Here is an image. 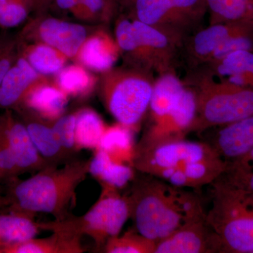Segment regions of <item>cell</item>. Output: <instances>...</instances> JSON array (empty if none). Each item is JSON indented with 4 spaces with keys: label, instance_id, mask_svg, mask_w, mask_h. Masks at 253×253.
I'll list each match as a JSON object with an SVG mask.
<instances>
[{
    "label": "cell",
    "instance_id": "obj_5",
    "mask_svg": "<svg viewBox=\"0 0 253 253\" xmlns=\"http://www.w3.org/2000/svg\"><path fill=\"white\" fill-rule=\"evenodd\" d=\"M211 185L212 204L206 218L221 253H253V196L221 176Z\"/></svg>",
    "mask_w": 253,
    "mask_h": 253
},
{
    "label": "cell",
    "instance_id": "obj_35",
    "mask_svg": "<svg viewBox=\"0 0 253 253\" xmlns=\"http://www.w3.org/2000/svg\"><path fill=\"white\" fill-rule=\"evenodd\" d=\"M17 56L15 42L0 40V84L6 73L14 65Z\"/></svg>",
    "mask_w": 253,
    "mask_h": 253
},
{
    "label": "cell",
    "instance_id": "obj_36",
    "mask_svg": "<svg viewBox=\"0 0 253 253\" xmlns=\"http://www.w3.org/2000/svg\"><path fill=\"white\" fill-rule=\"evenodd\" d=\"M221 176L253 196V171L242 172L227 169Z\"/></svg>",
    "mask_w": 253,
    "mask_h": 253
},
{
    "label": "cell",
    "instance_id": "obj_17",
    "mask_svg": "<svg viewBox=\"0 0 253 253\" xmlns=\"http://www.w3.org/2000/svg\"><path fill=\"white\" fill-rule=\"evenodd\" d=\"M0 119L14 153L19 175L38 172L50 166L33 144L24 123L15 117L11 109H6Z\"/></svg>",
    "mask_w": 253,
    "mask_h": 253
},
{
    "label": "cell",
    "instance_id": "obj_7",
    "mask_svg": "<svg viewBox=\"0 0 253 253\" xmlns=\"http://www.w3.org/2000/svg\"><path fill=\"white\" fill-rule=\"evenodd\" d=\"M98 199L87 212L81 216L70 214L63 220L40 222L42 231L63 230L94 241L97 249H104L108 240L121 234L130 218V208L126 195L113 186L100 184Z\"/></svg>",
    "mask_w": 253,
    "mask_h": 253
},
{
    "label": "cell",
    "instance_id": "obj_34",
    "mask_svg": "<svg viewBox=\"0 0 253 253\" xmlns=\"http://www.w3.org/2000/svg\"><path fill=\"white\" fill-rule=\"evenodd\" d=\"M84 11L86 21L110 23L116 18V13L107 0H78Z\"/></svg>",
    "mask_w": 253,
    "mask_h": 253
},
{
    "label": "cell",
    "instance_id": "obj_15",
    "mask_svg": "<svg viewBox=\"0 0 253 253\" xmlns=\"http://www.w3.org/2000/svg\"><path fill=\"white\" fill-rule=\"evenodd\" d=\"M69 96L55 84L40 78L28 89L16 111H24L49 123L64 115Z\"/></svg>",
    "mask_w": 253,
    "mask_h": 253
},
{
    "label": "cell",
    "instance_id": "obj_14",
    "mask_svg": "<svg viewBox=\"0 0 253 253\" xmlns=\"http://www.w3.org/2000/svg\"><path fill=\"white\" fill-rule=\"evenodd\" d=\"M212 129L214 131L205 142L228 163L244 157L253 149V114Z\"/></svg>",
    "mask_w": 253,
    "mask_h": 253
},
{
    "label": "cell",
    "instance_id": "obj_40",
    "mask_svg": "<svg viewBox=\"0 0 253 253\" xmlns=\"http://www.w3.org/2000/svg\"><path fill=\"white\" fill-rule=\"evenodd\" d=\"M10 206V200L8 196L0 194V212L7 209Z\"/></svg>",
    "mask_w": 253,
    "mask_h": 253
},
{
    "label": "cell",
    "instance_id": "obj_39",
    "mask_svg": "<svg viewBox=\"0 0 253 253\" xmlns=\"http://www.w3.org/2000/svg\"><path fill=\"white\" fill-rule=\"evenodd\" d=\"M52 1L53 0H33V10L36 13V16L46 15Z\"/></svg>",
    "mask_w": 253,
    "mask_h": 253
},
{
    "label": "cell",
    "instance_id": "obj_6",
    "mask_svg": "<svg viewBox=\"0 0 253 253\" xmlns=\"http://www.w3.org/2000/svg\"><path fill=\"white\" fill-rule=\"evenodd\" d=\"M102 74L99 91L105 107L117 123L136 132L149 111L154 75L126 64Z\"/></svg>",
    "mask_w": 253,
    "mask_h": 253
},
{
    "label": "cell",
    "instance_id": "obj_31",
    "mask_svg": "<svg viewBox=\"0 0 253 253\" xmlns=\"http://www.w3.org/2000/svg\"><path fill=\"white\" fill-rule=\"evenodd\" d=\"M33 1H11L0 4V28L16 27L27 19Z\"/></svg>",
    "mask_w": 253,
    "mask_h": 253
},
{
    "label": "cell",
    "instance_id": "obj_22",
    "mask_svg": "<svg viewBox=\"0 0 253 253\" xmlns=\"http://www.w3.org/2000/svg\"><path fill=\"white\" fill-rule=\"evenodd\" d=\"M45 238H33L13 245L3 253H83L82 237L68 231L54 230Z\"/></svg>",
    "mask_w": 253,
    "mask_h": 253
},
{
    "label": "cell",
    "instance_id": "obj_37",
    "mask_svg": "<svg viewBox=\"0 0 253 253\" xmlns=\"http://www.w3.org/2000/svg\"><path fill=\"white\" fill-rule=\"evenodd\" d=\"M52 3L59 9L71 13L78 19L86 21L84 11L78 0H53Z\"/></svg>",
    "mask_w": 253,
    "mask_h": 253
},
{
    "label": "cell",
    "instance_id": "obj_8",
    "mask_svg": "<svg viewBox=\"0 0 253 253\" xmlns=\"http://www.w3.org/2000/svg\"><path fill=\"white\" fill-rule=\"evenodd\" d=\"M120 13L184 42L203 27L208 9L206 0H121Z\"/></svg>",
    "mask_w": 253,
    "mask_h": 253
},
{
    "label": "cell",
    "instance_id": "obj_18",
    "mask_svg": "<svg viewBox=\"0 0 253 253\" xmlns=\"http://www.w3.org/2000/svg\"><path fill=\"white\" fill-rule=\"evenodd\" d=\"M120 56L121 51L114 37L99 28L90 32L76 59L89 71L104 73L115 67Z\"/></svg>",
    "mask_w": 253,
    "mask_h": 253
},
{
    "label": "cell",
    "instance_id": "obj_26",
    "mask_svg": "<svg viewBox=\"0 0 253 253\" xmlns=\"http://www.w3.org/2000/svg\"><path fill=\"white\" fill-rule=\"evenodd\" d=\"M76 113L75 144L77 152L81 150L96 151L106 126L99 113L90 108H83Z\"/></svg>",
    "mask_w": 253,
    "mask_h": 253
},
{
    "label": "cell",
    "instance_id": "obj_24",
    "mask_svg": "<svg viewBox=\"0 0 253 253\" xmlns=\"http://www.w3.org/2000/svg\"><path fill=\"white\" fill-rule=\"evenodd\" d=\"M134 133L135 131L121 123L107 126L97 149L105 151L113 161L133 167L136 144Z\"/></svg>",
    "mask_w": 253,
    "mask_h": 253
},
{
    "label": "cell",
    "instance_id": "obj_28",
    "mask_svg": "<svg viewBox=\"0 0 253 253\" xmlns=\"http://www.w3.org/2000/svg\"><path fill=\"white\" fill-rule=\"evenodd\" d=\"M82 65L65 66L56 75L54 82L69 97H85L94 90L96 79Z\"/></svg>",
    "mask_w": 253,
    "mask_h": 253
},
{
    "label": "cell",
    "instance_id": "obj_29",
    "mask_svg": "<svg viewBox=\"0 0 253 253\" xmlns=\"http://www.w3.org/2000/svg\"><path fill=\"white\" fill-rule=\"evenodd\" d=\"M23 52V56L41 76L57 74L68 59L62 53L42 42H34L26 46Z\"/></svg>",
    "mask_w": 253,
    "mask_h": 253
},
{
    "label": "cell",
    "instance_id": "obj_41",
    "mask_svg": "<svg viewBox=\"0 0 253 253\" xmlns=\"http://www.w3.org/2000/svg\"><path fill=\"white\" fill-rule=\"evenodd\" d=\"M110 6H111V9L113 10L115 13H116V16L119 12L120 4H121V0H107Z\"/></svg>",
    "mask_w": 253,
    "mask_h": 253
},
{
    "label": "cell",
    "instance_id": "obj_4",
    "mask_svg": "<svg viewBox=\"0 0 253 253\" xmlns=\"http://www.w3.org/2000/svg\"><path fill=\"white\" fill-rule=\"evenodd\" d=\"M183 81L196 94L197 109L191 132L203 133L253 114V89L200 70H187Z\"/></svg>",
    "mask_w": 253,
    "mask_h": 253
},
{
    "label": "cell",
    "instance_id": "obj_27",
    "mask_svg": "<svg viewBox=\"0 0 253 253\" xmlns=\"http://www.w3.org/2000/svg\"><path fill=\"white\" fill-rule=\"evenodd\" d=\"M209 24L245 22L253 24V0H206Z\"/></svg>",
    "mask_w": 253,
    "mask_h": 253
},
{
    "label": "cell",
    "instance_id": "obj_1",
    "mask_svg": "<svg viewBox=\"0 0 253 253\" xmlns=\"http://www.w3.org/2000/svg\"><path fill=\"white\" fill-rule=\"evenodd\" d=\"M141 174L131 181L126 195L134 228L141 235L157 243L181 226L206 217L197 194Z\"/></svg>",
    "mask_w": 253,
    "mask_h": 253
},
{
    "label": "cell",
    "instance_id": "obj_11",
    "mask_svg": "<svg viewBox=\"0 0 253 253\" xmlns=\"http://www.w3.org/2000/svg\"><path fill=\"white\" fill-rule=\"evenodd\" d=\"M91 31L83 25L46 14L36 16L24 28L21 36L26 41L52 46L68 59H76Z\"/></svg>",
    "mask_w": 253,
    "mask_h": 253
},
{
    "label": "cell",
    "instance_id": "obj_30",
    "mask_svg": "<svg viewBox=\"0 0 253 253\" xmlns=\"http://www.w3.org/2000/svg\"><path fill=\"white\" fill-rule=\"evenodd\" d=\"M156 244L134 228L108 240L103 251L106 253H154Z\"/></svg>",
    "mask_w": 253,
    "mask_h": 253
},
{
    "label": "cell",
    "instance_id": "obj_3",
    "mask_svg": "<svg viewBox=\"0 0 253 253\" xmlns=\"http://www.w3.org/2000/svg\"><path fill=\"white\" fill-rule=\"evenodd\" d=\"M115 23L114 38L124 64L154 76L176 72L184 42L121 13Z\"/></svg>",
    "mask_w": 253,
    "mask_h": 253
},
{
    "label": "cell",
    "instance_id": "obj_38",
    "mask_svg": "<svg viewBox=\"0 0 253 253\" xmlns=\"http://www.w3.org/2000/svg\"><path fill=\"white\" fill-rule=\"evenodd\" d=\"M227 169L242 172L253 171V149L244 157L229 163Z\"/></svg>",
    "mask_w": 253,
    "mask_h": 253
},
{
    "label": "cell",
    "instance_id": "obj_42",
    "mask_svg": "<svg viewBox=\"0 0 253 253\" xmlns=\"http://www.w3.org/2000/svg\"><path fill=\"white\" fill-rule=\"evenodd\" d=\"M11 1H33V0H0V4H3V3L9 2Z\"/></svg>",
    "mask_w": 253,
    "mask_h": 253
},
{
    "label": "cell",
    "instance_id": "obj_23",
    "mask_svg": "<svg viewBox=\"0 0 253 253\" xmlns=\"http://www.w3.org/2000/svg\"><path fill=\"white\" fill-rule=\"evenodd\" d=\"M134 167L116 162L101 149L94 151L90 159L89 173L100 184H105L118 190L126 187L135 177Z\"/></svg>",
    "mask_w": 253,
    "mask_h": 253
},
{
    "label": "cell",
    "instance_id": "obj_13",
    "mask_svg": "<svg viewBox=\"0 0 253 253\" xmlns=\"http://www.w3.org/2000/svg\"><path fill=\"white\" fill-rule=\"evenodd\" d=\"M221 253L219 240L206 217L181 226L158 241L154 253Z\"/></svg>",
    "mask_w": 253,
    "mask_h": 253
},
{
    "label": "cell",
    "instance_id": "obj_16",
    "mask_svg": "<svg viewBox=\"0 0 253 253\" xmlns=\"http://www.w3.org/2000/svg\"><path fill=\"white\" fill-rule=\"evenodd\" d=\"M229 163L220 158H208L163 169L154 176L177 187L201 189L217 180L226 172Z\"/></svg>",
    "mask_w": 253,
    "mask_h": 253
},
{
    "label": "cell",
    "instance_id": "obj_12",
    "mask_svg": "<svg viewBox=\"0 0 253 253\" xmlns=\"http://www.w3.org/2000/svg\"><path fill=\"white\" fill-rule=\"evenodd\" d=\"M186 86L185 91L176 106L157 122L148 126L140 141L136 144L135 150L185 139L186 135L191 133L197 107L194 90L187 84Z\"/></svg>",
    "mask_w": 253,
    "mask_h": 253
},
{
    "label": "cell",
    "instance_id": "obj_25",
    "mask_svg": "<svg viewBox=\"0 0 253 253\" xmlns=\"http://www.w3.org/2000/svg\"><path fill=\"white\" fill-rule=\"evenodd\" d=\"M34 217L21 213L0 212V253L5 249L36 237L41 231Z\"/></svg>",
    "mask_w": 253,
    "mask_h": 253
},
{
    "label": "cell",
    "instance_id": "obj_2",
    "mask_svg": "<svg viewBox=\"0 0 253 253\" xmlns=\"http://www.w3.org/2000/svg\"><path fill=\"white\" fill-rule=\"evenodd\" d=\"M90 160H72L63 167L49 166L24 180L18 178L9 183L7 211L35 217L46 213L54 220L66 219L76 201V190L89 174Z\"/></svg>",
    "mask_w": 253,
    "mask_h": 253
},
{
    "label": "cell",
    "instance_id": "obj_21",
    "mask_svg": "<svg viewBox=\"0 0 253 253\" xmlns=\"http://www.w3.org/2000/svg\"><path fill=\"white\" fill-rule=\"evenodd\" d=\"M27 128L33 144L50 166L67 163L70 157L61 147L51 123L24 111H17Z\"/></svg>",
    "mask_w": 253,
    "mask_h": 253
},
{
    "label": "cell",
    "instance_id": "obj_33",
    "mask_svg": "<svg viewBox=\"0 0 253 253\" xmlns=\"http://www.w3.org/2000/svg\"><path fill=\"white\" fill-rule=\"evenodd\" d=\"M18 176L19 172L14 153L0 119V183L9 182Z\"/></svg>",
    "mask_w": 253,
    "mask_h": 253
},
{
    "label": "cell",
    "instance_id": "obj_32",
    "mask_svg": "<svg viewBox=\"0 0 253 253\" xmlns=\"http://www.w3.org/2000/svg\"><path fill=\"white\" fill-rule=\"evenodd\" d=\"M76 113L64 114L51 123L61 147L70 158L77 152L75 144Z\"/></svg>",
    "mask_w": 253,
    "mask_h": 253
},
{
    "label": "cell",
    "instance_id": "obj_20",
    "mask_svg": "<svg viewBox=\"0 0 253 253\" xmlns=\"http://www.w3.org/2000/svg\"><path fill=\"white\" fill-rule=\"evenodd\" d=\"M41 77L22 54L18 55L0 84V109H16L28 89Z\"/></svg>",
    "mask_w": 253,
    "mask_h": 253
},
{
    "label": "cell",
    "instance_id": "obj_10",
    "mask_svg": "<svg viewBox=\"0 0 253 253\" xmlns=\"http://www.w3.org/2000/svg\"><path fill=\"white\" fill-rule=\"evenodd\" d=\"M216 157L212 148L205 141L182 139L135 150L133 167L138 172L154 176L163 169Z\"/></svg>",
    "mask_w": 253,
    "mask_h": 253
},
{
    "label": "cell",
    "instance_id": "obj_9",
    "mask_svg": "<svg viewBox=\"0 0 253 253\" xmlns=\"http://www.w3.org/2000/svg\"><path fill=\"white\" fill-rule=\"evenodd\" d=\"M253 51V24L227 22L209 24L188 37L183 44L186 69L206 67L239 51Z\"/></svg>",
    "mask_w": 253,
    "mask_h": 253
},
{
    "label": "cell",
    "instance_id": "obj_19",
    "mask_svg": "<svg viewBox=\"0 0 253 253\" xmlns=\"http://www.w3.org/2000/svg\"><path fill=\"white\" fill-rule=\"evenodd\" d=\"M191 70H200L221 81L253 89V51L250 50L234 51L206 67Z\"/></svg>",
    "mask_w": 253,
    "mask_h": 253
}]
</instances>
